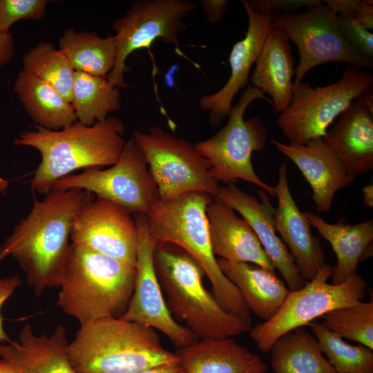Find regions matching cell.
I'll list each match as a JSON object with an SVG mask.
<instances>
[{"label":"cell","instance_id":"obj_1","mask_svg":"<svg viewBox=\"0 0 373 373\" xmlns=\"http://www.w3.org/2000/svg\"><path fill=\"white\" fill-rule=\"evenodd\" d=\"M46 195L42 200L34 198L30 213L0 247V262L13 258L37 296L61 285L74 218L93 199L91 193L80 189L52 187Z\"/></svg>","mask_w":373,"mask_h":373},{"label":"cell","instance_id":"obj_2","mask_svg":"<svg viewBox=\"0 0 373 373\" xmlns=\"http://www.w3.org/2000/svg\"><path fill=\"white\" fill-rule=\"evenodd\" d=\"M123 122L106 117L91 126L78 121L59 130L35 125L14 140L17 146L37 149L41 162L30 180L35 192L46 194L59 179L80 169L101 168L115 164L126 142Z\"/></svg>","mask_w":373,"mask_h":373},{"label":"cell","instance_id":"obj_3","mask_svg":"<svg viewBox=\"0 0 373 373\" xmlns=\"http://www.w3.org/2000/svg\"><path fill=\"white\" fill-rule=\"evenodd\" d=\"M213 199L202 191L159 199L146 214L149 231L157 244L171 243L190 255L204 270L220 305L251 323L250 310L237 287L221 271L212 251L206 210Z\"/></svg>","mask_w":373,"mask_h":373},{"label":"cell","instance_id":"obj_4","mask_svg":"<svg viewBox=\"0 0 373 373\" xmlns=\"http://www.w3.org/2000/svg\"><path fill=\"white\" fill-rule=\"evenodd\" d=\"M68 356L77 373H133L179 364L154 329L115 317L80 325L68 344Z\"/></svg>","mask_w":373,"mask_h":373},{"label":"cell","instance_id":"obj_5","mask_svg":"<svg viewBox=\"0 0 373 373\" xmlns=\"http://www.w3.org/2000/svg\"><path fill=\"white\" fill-rule=\"evenodd\" d=\"M135 278V267L70 243L57 305L80 325L119 318L131 298Z\"/></svg>","mask_w":373,"mask_h":373},{"label":"cell","instance_id":"obj_6","mask_svg":"<svg viewBox=\"0 0 373 373\" xmlns=\"http://www.w3.org/2000/svg\"><path fill=\"white\" fill-rule=\"evenodd\" d=\"M156 274L166 296V305L198 339L233 338L249 331L251 323L227 312L203 284L200 265L171 243L157 244Z\"/></svg>","mask_w":373,"mask_h":373},{"label":"cell","instance_id":"obj_7","mask_svg":"<svg viewBox=\"0 0 373 373\" xmlns=\"http://www.w3.org/2000/svg\"><path fill=\"white\" fill-rule=\"evenodd\" d=\"M258 99L272 104L262 91L249 86L238 102L232 106L226 125L212 137L195 143V146L209 162L211 173L218 182L236 183L243 180L276 197L274 186L258 176L251 160L252 153L262 151L268 142L266 126L260 117L244 118L246 109Z\"/></svg>","mask_w":373,"mask_h":373},{"label":"cell","instance_id":"obj_8","mask_svg":"<svg viewBox=\"0 0 373 373\" xmlns=\"http://www.w3.org/2000/svg\"><path fill=\"white\" fill-rule=\"evenodd\" d=\"M372 88L373 74L351 64L338 81L327 86L313 88L301 82L294 86L290 103L281 111L277 124L289 144H304L323 137L352 102Z\"/></svg>","mask_w":373,"mask_h":373},{"label":"cell","instance_id":"obj_9","mask_svg":"<svg viewBox=\"0 0 373 373\" xmlns=\"http://www.w3.org/2000/svg\"><path fill=\"white\" fill-rule=\"evenodd\" d=\"M332 267L325 263L303 287L289 291L271 318L251 327L249 336L260 350L269 352L282 335L308 325L332 309L356 304L365 298L367 285L359 275L341 284L328 283Z\"/></svg>","mask_w":373,"mask_h":373},{"label":"cell","instance_id":"obj_10","mask_svg":"<svg viewBox=\"0 0 373 373\" xmlns=\"http://www.w3.org/2000/svg\"><path fill=\"white\" fill-rule=\"evenodd\" d=\"M144 155L156 183L160 199L202 191L216 197L219 182L209 162L189 140L153 126L149 132L134 130L133 136Z\"/></svg>","mask_w":373,"mask_h":373},{"label":"cell","instance_id":"obj_11","mask_svg":"<svg viewBox=\"0 0 373 373\" xmlns=\"http://www.w3.org/2000/svg\"><path fill=\"white\" fill-rule=\"evenodd\" d=\"M189 0H137L126 14L115 19L112 28L116 45L113 68L107 76L109 84L126 87L124 75L129 70L126 61L135 50L148 48L155 40L178 46V35L186 30L184 21L196 9Z\"/></svg>","mask_w":373,"mask_h":373},{"label":"cell","instance_id":"obj_12","mask_svg":"<svg viewBox=\"0 0 373 373\" xmlns=\"http://www.w3.org/2000/svg\"><path fill=\"white\" fill-rule=\"evenodd\" d=\"M307 8L302 13H274L271 16V23L298 47L300 59L294 86L300 83L314 67L325 63L345 62L361 68H372L373 60L357 52L341 34L338 12L333 7L323 3Z\"/></svg>","mask_w":373,"mask_h":373},{"label":"cell","instance_id":"obj_13","mask_svg":"<svg viewBox=\"0 0 373 373\" xmlns=\"http://www.w3.org/2000/svg\"><path fill=\"white\" fill-rule=\"evenodd\" d=\"M52 187L85 190L136 213L146 214L160 199L144 155L133 137L126 141L117 162L110 168H90L68 175Z\"/></svg>","mask_w":373,"mask_h":373},{"label":"cell","instance_id":"obj_14","mask_svg":"<svg viewBox=\"0 0 373 373\" xmlns=\"http://www.w3.org/2000/svg\"><path fill=\"white\" fill-rule=\"evenodd\" d=\"M138 237L133 291L122 319L150 327L162 332L178 349L187 347L198 338L175 321L164 299L154 265L157 243L152 238L144 213L134 218Z\"/></svg>","mask_w":373,"mask_h":373},{"label":"cell","instance_id":"obj_15","mask_svg":"<svg viewBox=\"0 0 373 373\" xmlns=\"http://www.w3.org/2000/svg\"><path fill=\"white\" fill-rule=\"evenodd\" d=\"M131 213L111 202L92 199L74 218L70 233L71 243L135 267L138 237Z\"/></svg>","mask_w":373,"mask_h":373},{"label":"cell","instance_id":"obj_16","mask_svg":"<svg viewBox=\"0 0 373 373\" xmlns=\"http://www.w3.org/2000/svg\"><path fill=\"white\" fill-rule=\"evenodd\" d=\"M257 193L260 199L239 189L235 183H228L219 187L216 197L238 211L249 224L287 288L290 291L297 290L303 287L307 280L300 274L293 257L276 234L274 218L275 207L267 193L260 189Z\"/></svg>","mask_w":373,"mask_h":373},{"label":"cell","instance_id":"obj_17","mask_svg":"<svg viewBox=\"0 0 373 373\" xmlns=\"http://www.w3.org/2000/svg\"><path fill=\"white\" fill-rule=\"evenodd\" d=\"M241 3L247 12L248 26L245 37L236 42L231 51L229 78L219 90L204 95L199 100L200 108L209 111V123L212 127L218 126L229 116L235 96L247 84L251 68L271 25L272 15L256 12L247 0H242Z\"/></svg>","mask_w":373,"mask_h":373},{"label":"cell","instance_id":"obj_18","mask_svg":"<svg viewBox=\"0 0 373 373\" xmlns=\"http://www.w3.org/2000/svg\"><path fill=\"white\" fill-rule=\"evenodd\" d=\"M353 176L373 169V90L355 99L323 137Z\"/></svg>","mask_w":373,"mask_h":373},{"label":"cell","instance_id":"obj_19","mask_svg":"<svg viewBox=\"0 0 373 373\" xmlns=\"http://www.w3.org/2000/svg\"><path fill=\"white\" fill-rule=\"evenodd\" d=\"M274 188L278 198L274 215L276 231L293 257L300 274L305 280H311L325 264V254L291 194L286 162L279 166L278 180Z\"/></svg>","mask_w":373,"mask_h":373},{"label":"cell","instance_id":"obj_20","mask_svg":"<svg viewBox=\"0 0 373 373\" xmlns=\"http://www.w3.org/2000/svg\"><path fill=\"white\" fill-rule=\"evenodd\" d=\"M270 142L301 171L312 189L318 211H329L336 192L354 180L323 137L304 144H285L276 140Z\"/></svg>","mask_w":373,"mask_h":373},{"label":"cell","instance_id":"obj_21","mask_svg":"<svg viewBox=\"0 0 373 373\" xmlns=\"http://www.w3.org/2000/svg\"><path fill=\"white\" fill-rule=\"evenodd\" d=\"M206 214L215 256L230 262L251 263L276 271L249 224L233 209L215 197L207 206Z\"/></svg>","mask_w":373,"mask_h":373},{"label":"cell","instance_id":"obj_22","mask_svg":"<svg viewBox=\"0 0 373 373\" xmlns=\"http://www.w3.org/2000/svg\"><path fill=\"white\" fill-rule=\"evenodd\" d=\"M66 329L58 325L49 335H37L30 325L21 329L18 340L0 343V358L25 373H77L68 356Z\"/></svg>","mask_w":373,"mask_h":373},{"label":"cell","instance_id":"obj_23","mask_svg":"<svg viewBox=\"0 0 373 373\" xmlns=\"http://www.w3.org/2000/svg\"><path fill=\"white\" fill-rule=\"evenodd\" d=\"M255 64L251 86L268 94L274 109L283 111L292 97L294 58L287 34L272 23Z\"/></svg>","mask_w":373,"mask_h":373},{"label":"cell","instance_id":"obj_24","mask_svg":"<svg viewBox=\"0 0 373 373\" xmlns=\"http://www.w3.org/2000/svg\"><path fill=\"white\" fill-rule=\"evenodd\" d=\"M184 373H264L260 357L233 338L198 339L175 352Z\"/></svg>","mask_w":373,"mask_h":373},{"label":"cell","instance_id":"obj_25","mask_svg":"<svg viewBox=\"0 0 373 373\" xmlns=\"http://www.w3.org/2000/svg\"><path fill=\"white\" fill-rule=\"evenodd\" d=\"M217 261L250 312L264 321L271 318L290 291L275 271L251 263L230 262L221 258Z\"/></svg>","mask_w":373,"mask_h":373},{"label":"cell","instance_id":"obj_26","mask_svg":"<svg viewBox=\"0 0 373 373\" xmlns=\"http://www.w3.org/2000/svg\"><path fill=\"white\" fill-rule=\"evenodd\" d=\"M310 226L331 245L336 256L332 267V283L341 284L356 274L358 263L370 256L373 240L372 219L356 224L343 222L334 224L325 221L312 212H303Z\"/></svg>","mask_w":373,"mask_h":373},{"label":"cell","instance_id":"obj_27","mask_svg":"<svg viewBox=\"0 0 373 373\" xmlns=\"http://www.w3.org/2000/svg\"><path fill=\"white\" fill-rule=\"evenodd\" d=\"M13 90L37 126L59 130L77 121L71 104L34 75L20 70Z\"/></svg>","mask_w":373,"mask_h":373},{"label":"cell","instance_id":"obj_28","mask_svg":"<svg viewBox=\"0 0 373 373\" xmlns=\"http://www.w3.org/2000/svg\"><path fill=\"white\" fill-rule=\"evenodd\" d=\"M269 351L274 373H337L304 327L282 335Z\"/></svg>","mask_w":373,"mask_h":373},{"label":"cell","instance_id":"obj_29","mask_svg":"<svg viewBox=\"0 0 373 373\" xmlns=\"http://www.w3.org/2000/svg\"><path fill=\"white\" fill-rule=\"evenodd\" d=\"M59 50L75 71L106 78L114 67L116 45L114 36L102 38L95 32L67 29L59 40Z\"/></svg>","mask_w":373,"mask_h":373},{"label":"cell","instance_id":"obj_30","mask_svg":"<svg viewBox=\"0 0 373 373\" xmlns=\"http://www.w3.org/2000/svg\"><path fill=\"white\" fill-rule=\"evenodd\" d=\"M71 105L77 121L91 126L121 108L120 93L106 78L75 71Z\"/></svg>","mask_w":373,"mask_h":373},{"label":"cell","instance_id":"obj_31","mask_svg":"<svg viewBox=\"0 0 373 373\" xmlns=\"http://www.w3.org/2000/svg\"><path fill=\"white\" fill-rule=\"evenodd\" d=\"M23 70L52 86L68 102L73 100L75 70L53 44L41 41L23 57Z\"/></svg>","mask_w":373,"mask_h":373},{"label":"cell","instance_id":"obj_32","mask_svg":"<svg viewBox=\"0 0 373 373\" xmlns=\"http://www.w3.org/2000/svg\"><path fill=\"white\" fill-rule=\"evenodd\" d=\"M308 325L322 352L337 373H373L372 350L361 344L347 343L339 335L315 321Z\"/></svg>","mask_w":373,"mask_h":373},{"label":"cell","instance_id":"obj_33","mask_svg":"<svg viewBox=\"0 0 373 373\" xmlns=\"http://www.w3.org/2000/svg\"><path fill=\"white\" fill-rule=\"evenodd\" d=\"M321 325L341 338L358 343L373 350V302L332 309L321 316Z\"/></svg>","mask_w":373,"mask_h":373},{"label":"cell","instance_id":"obj_34","mask_svg":"<svg viewBox=\"0 0 373 373\" xmlns=\"http://www.w3.org/2000/svg\"><path fill=\"white\" fill-rule=\"evenodd\" d=\"M46 0H0V35L8 34L10 26L21 19L43 18Z\"/></svg>","mask_w":373,"mask_h":373},{"label":"cell","instance_id":"obj_35","mask_svg":"<svg viewBox=\"0 0 373 373\" xmlns=\"http://www.w3.org/2000/svg\"><path fill=\"white\" fill-rule=\"evenodd\" d=\"M337 23L347 42L360 55L373 60V35L354 20L338 15Z\"/></svg>","mask_w":373,"mask_h":373},{"label":"cell","instance_id":"obj_36","mask_svg":"<svg viewBox=\"0 0 373 373\" xmlns=\"http://www.w3.org/2000/svg\"><path fill=\"white\" fill-rule=\"evenodd\" d=\"M247 1L256 12L271 15H273L275 10L292 13L302 7L309 8L323 3V1L320 0H250Z\"/></svg>","mask_w":373,"mask_h":373},{"label":"cell","instance_id":"obj_37","mask_svg":"<svg viewBox=\"0 0 373 373\" xmlns=\"http://www.w3.org/2000/svg\"><path fill=\"white\" fill-rule=\"evenodd\" d=\"M21 283L22 280L17 275L4 278L0 276V343H6L11 341L3 328L1 309L3 304L14 294Z\"/></svg>","mask_w":373,"mask_h":373},{"label":"cell","instance_id":"obj_38","mask_svg":"<svg viewBox=\"0 0 373 373\" xmlns=\"http://www.w3.org/2000/svg\"><path fill=\"white\" fill-rule=\"evenodd\" d=\"M204 13L210 23H216L221 20L227 10V0H200Z\"/></svg>","mask_w":373,"mask_h":373},{"label":"cell","instance_id":"obj_39","mask_svg":"<svg viewBox=\"0 0 373 373\" xmlns=\"http://www.w3.org/2000/svg\"><path fill=\"white\" fill-rule=\"evenodd\" d=\"M353 20L367 30H372L373 28V1H361L356 17Z\"/></svg>","mask_w":373,"mask_h":373},{"label":"cell","instance_id":"obj_40","mask_svg":"<svg viewBox=\"0 0 373 373\" xmlns=\"http://www.w3.org/2000/svg\"><path fill=\"white\" fill-rule=\"evenodd\" d=\"M14 55L15 48L12 33L0 35V67L8 64Z\"/></svg>","mask_w":373,"mask_h":373},{"label":"cell","instance_id":"obj_41","mask_svg":"<svg viewBox=\"0 0 373 373\" xmlns=\"http://www.w3.org/2000/svg\"><path fill=\"white\" fill-rule=\"evenodd\" d=\"M133 373H184L180 364L151 367Z\"/></svg>","mask_w":373,"mask_h":373},{"label":"cell","instance_id":"obj_42","mask_svg":"<svg viewBox=\"0 0 373 373\" xmlns=\"http://www.w3.org/2000/svg\"><path fill=\"white\" fill-rule=\"evenodd\" d=\"M0 373H25L21 368L13 363L0 358Z\"/></svg>","mask_w":373,"mask_h":373},{"label":"cell","instance_id":"obj_43","mask_svg":"<svg viewBox=\"0 0 373 373\" xmlns=\"http://www.w3.org/2000/svg\"><path fill=\"white\" fill-rule=\"evenodd\" d=\"M363 203L365 206L373 207V186L367 185L363 188Z\"/></svg>","mask_w":373,"mask_h":373},{"label":"cell","instance_id":"obj_44","mask_svg":"<svg viewBox=\"0 0 373 373\" xmlns=\"http://www.w3.org/2000/svg\"><path fill=\"white\" fill-rule=\"evenodd\" d=\"M9 186V181L0 177V194L3 193Z\"/></svg>","mask_w":373,"mask_h":373},{"label":"cell","instance_id":"obj_45","mask_svg":"<svg viewBox=\"0 0 373 373\" xmlns=\"http://www.w3.org/2000/svg\"><path fill=\"white\" fill-rule=\"evenodd\" d=\"M264 373H268L267 372H265Z\"/></svg>","mask_w":373,"mask_h":373}]
</instances>
